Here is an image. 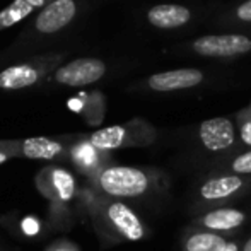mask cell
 Returning a JSON list of instances; mask_svg holds the SVG:
<instances>
[{
    "label": "cell",
    "mask_w": 251,
    "mask_h": 251,
    "mask_svg": "<svg viewBox=\"0 0 251 251\" xmlns=\"http://www.w3.org/2000/svg\"><path fill=\"white\" fill-rule=\"evenodd\" d=\"M79 208L87 215L102 246L137 243L149 236L144 219L126 201L94 195L82 188Z\"/></svg>",
    "instance_id": "obj_1"
},
{
    "label": "cell",
    "mask_w": 251,
    "mask_h": 251,
    "mask_svg": "<svg viewBox=\"0 0 251 251\" xmlns=\"http://www.w3.org/2000/svg\"><path fill=\"white\" fill-rule=\"evenodd\" d=\"M169 183L162 171L144 166L111 164L82 186L89 193L113 200H142L164 193Z\"/></svg>",
    "instance_id": "obj_2"
},
{
    "label": "cell",
    "mask_w": 251,
    "mask_h": 251,
    "mask_svg": "<svg viewBox=\"0 0 251 251\" xmlns=\"http://www.w3.org/2000/svg\"><path fill=\"white\" fill-rule=\"evenodd\" d=\"M36 190L48 200V226L53 231H67L72 226V205L79 207L80 186L72 171L60 164H47L34 178Z\"/></svg>",
    "instance_id": "obj_3"
},
{
    "label": "cell",
    "mask_w": 251,
    "mask_h": 251,
    "mask_svg": "<svg viewBox=\"0 0 251 251\" xmlns=\"http://www.w3.org/2000/svg\"><path fill=\"white\" fill-rule=\"evenodd\" d=\"M86 139L102 151L132 149V147H149L157 139V130L144 118H132L126 123L104 126L86 133Z\"/></svg>",
    "instance_id": "obj_4"
},
{
    "label": "cell",
    "mask_w": 251,
    "mask_h": 251,
    "mask_svg": "<svg viewBox=\"0 0 251 251\" xmlns=\"http://www.w3.org/2000/svg\"><path fill=\"white\" fill-rule=\"evenodd\" d=\"M67 53H48L31 56L0 70V91H21L48 80V77L65 63Z\"/></svg>",
    "instance_id": "obj_5"
},
{
    "label": "cell",
    "mask_w": 251,
    "mask_h": 251,
    "mask_svg": "<svg viewBox=\"0 0 251 251\" xmlns=\"http://www.w3.org/2000/svg\"><path fill=\"white\" fill-rule=\"evenodd\" d=\"M188 50L205 58H234L251 53V36L241 33L205 34L193 40Z\"/></svg>",
    "instance_id": "obj_6"
},
{
    "label": "cell",
    "mask_w": 251,
    "mask_h": 251,
    "mask_svg": "<svg viewBox=\"0 0 251 251\" xmlns=\"http://www.w3.org/2000/svg\"><path fill=\"white\" fill-rule=\"evenodd\" d=\"M108 72L104 60L96 56H82L65 62L48 77L47 82L62 87H84L101 80Z\"/></svg>",
    "instance_id": "obj_7"
},
{
    "label": "cell",
    "mask_w": 251,
    "mask_h": 251,
    "mask_svg": "<svg viewBox=\"0 0 251 251\" xmlns=\"http://www.w3.org/2000/svg\"><path fill=\"white\" fill-rule=\"evenodd\" d=\"M69 164L77 175L82 176L86 181L94 179L101 171L113 164L111 152L102 151L86 139V133H75L69 154Z\"/></svg>",
    "instance_id": "obj_8"
},
{
    "label": "cell",
    "mask_w": 251,
    "mask_h": 251,
    "mask_svg": "<svg viewBox=\"0 0 251 251\" xmlns=\"http://www.w3.org/2000/svg\"><path fill=\"white\" fill-rule=\"evenodd\" d=\"M74 140H75V133L19 139V157L33 159V161H48L51 164L69 162L70 147Z\"/></svg>",
    "instance_id": "obj_9"
},
{
    "label": "cell",
    "mask_w": 251,
    "mask_h": 251,
    "mask_svg": "<svg viewBox=\"0 0 251 251\" xmlns=\"http://www.w3.org/2000/svg\"><path fill=\"white\" fill-rule=\"evenodd\" d=\"M79 12V0H53L34 16L33 31L40 36L58 34L77 19Z\"/></svg>",
    "instance_id": "obj_10"
},
{
    "label": "cell",
    "mask_w": 251,
    "mask_h": 251,
    "mask_svg": "<svg viewBox=\"0 0 251 251\" xmlns=\"http://www.w3.org/2000/svg\"><path fill=\"white\" fill-rule=\"evenodd\" d=\"M199 142L208 152H229L238 144V125L226 116L205 120L197 130Z\"/></svg>",
    "instance_id": "obj_11"
},
{
    "label": "cell",
    "mask_w": 251,
    "mask_h": 251,
    "mask_svg": "<svg viewBox=\"0 0 251 251\" xmlns=\"http://www.w3.org/2000/svg\"><path fill=\"white\" fill-rule=\"evenodd\" d=\"M203 82V70L186 67V69H175L152 74L144 80V86L152 93H178V91H188L193 87H199Z\"/></svg>",
    "instance_id": "obj_12"
},
{
    "label": "cell",
    "mask_w": 251,
    "mask_h": 251,
    "mask_svg": "<svg viewBox=\"0 0 251 251\" xmlns=\"http://www.w3.org/2000/svg\"><path fill=\"white\" fill-rule=\"evenodd\" d=\"M251 186V176H239L232 173L219 175L205 179L199 188V199L205 203H219L241 197Z\"/></svg>",
    "instance_id": "obj_13"
},
{
    "label": "cell",
    "mask_w": 251,
    "mask_h": 251,
    "mask_svg": "<svg viewBox=\"0 0 251 251\" xmlns=\"http://www.w3.org/2000/svg\"><path fill=\"white\" fill-rule=\"evenodd\" d=\"M193 10L181 3H157L147 9L146 21L151 27L161 31H173L192 23Z\"/></svg>",
    "instance_id": "obj_14"
},
{
    "label": "cell",
    "mask_w": 251,
    "mask_h": 251,
    "mask_svg": "<svg viewBox=\"0 0 251 251\" xmlns=\"http://www.w3.org/2000/svg\"><path fill=\"white\" fill-rule=\"evenodd\" d=\"M245 222H246V214L243 210L231 208V207H217L214 210L205 212L199 219H195V227L224 236L226 232H234Z\"/></svg>",
    "instance_id": "obj_15"
},
{
    "label": "cell",
    "mask_w": 251,
    "mask_h": 251,
    "mask_svg": "<svg viewBox=\"0 0 251 251\" xmlns=\"http://www.w3.org/2000/svg\"><path fill=\"white\" fill-rule=\"evenodd\" d=\"M229 241L217 232L195 227L183 238V251H224Z\"/></svg>",
    "instance_id": "obj_16"
},
{
    "label": "cell",
    "mask_w": 251,
    "mask_h": 251,
    "mask_svg": "<svg viewBox=\"0 0 251 251\" xmlns=\"http://www.w3.org/2000/svg\"><path fill=\"white\" fill-rule=\"evenodd\" d=\"M217 26L226 27H246L251 26V0H243L238 5L231 7L219 19Z\"/></svg>",
    "instance_id": "obj_17"
},
{
    "label": "cell",
    "mask_w": 251,
    "mask_h": 251,
    "mask_svg": "<svg viewBox=\"0 0 251 251\" xmlns=\"http://www.w3.org/2000/svg\"><path fill=\"white\" fill-rule=\"evenodd\" d=\"M34 10V7H31L24 0H12L7 7H3L0 10V31L9 29L14 24L21 23L23 19H26L31 12Z\"/></svg>",
    "instance_id": "obj_18"
},
{
    "label": "cell",
    "mask_w": 251,
    "mask_h": 251,
    "mask_svg": "<svg viewBox=\"0 0 251 251\" xmlns=\"http://www.w3.org/2000/svg\"><path fill=\"white\" fill-rule=\"evenodd\" d=\"M227 171L239 176H251V149H246L229 161Z\"/></svg>",
    "instance_id": "obj_19"
},
{
    "label": "cell",
    "mask_w": 251,
    "mask_h": 251,
    "mask_svg": "<svg viewBox=\"0 0 251 251\" xmlns=\"http://www.w3.org/2000/svg\"><path fill=\"white\" fill-rule=\"evenodd\" d=\"M19 157V139L0 140V164Z\"/></svg>",
    "instance_id": "obj_20"
},
{
    "label": "cell",
    "mask_w": 251,
    "mask_h": 251,
    "mask_svg": "<svg viewBox=\"0 0 251 251\" xmlns=\"http://www.w3.org/2000/svg\"><path fill=\"white\" fill-rule=\"evenodd\" d=\"M19 229H21V234L24 236H40L41 231H43V222L40 221V219L33 217V215H29V217H24L19 221Z\"/></svg>",
    "instance_id": "obj_21"
},
{
    "label": "cell",
    "mask_w": 251,
    "mask_h": 251,
    "mask_svg": "<svg viewBox=\"0 0 251 251\" xmlns=\"http://www.w3.org/2000/svg\"><path fill=\"white\" fill-rule=\"evenodd\" d=\"M236 125H238V133L241 144H245L248 149H251V118L243 115H236Z\"/></svg>",
    "instance_id": "obj_22"
},
{
    "label": "cell",
    "mask_w": 251,
    "mask_h": 251,
    "mask_svg": "<svg viewBox=\"0 0 251 251\" xmlns=\"http://www.w3.org/2000/svg\"><path fill=\"white\" fill-rule=\"evenodd\" d=\"M47 251H80V250H79V246L74 245L69 239H58V241L51 243L47 248Z\"/></svg>",
    "instance_id": "obj_23"
},
{
    "label": "cell",
    "mask_w": 251,
    "mask_h": 251,
    "mask_svg": "<svg viewBox=\"0 0 251 251\" xmlns=\"http://www.w3.org/2000/svg\"><path fill=\"white\" fill-rule=\"evenodd\" d=\"M24 2H27L31 7H34V9L41 10V9H45L50 2H53V0H24Z\"/></svg>",
    "instance_id": "obj_24"
},
{
    "label": "cell",
    "mask_w": 251,
    "mask_h": 251,
    "mask_svg": "<svg viewBox=\"0 0 251 251\" xmlns=\"http://www.w3.org/2000/svg\"><path fill=\"white\" fill-rule=\"evenodd\" d=\"M224 251H241V246H239L238 243H234V241H229V245L226 246Z\"/></svg>",
    "instance_id": "obj_25"
},
{
    "label": "cell",
    "mask_w": 251,
    "mask_h": 251,
    "mask_svg": "<svg viewBox=\"0 0 251 251\" xmlns=\"http://www.w3.org/2000/svg\"><path fill=\"white\" fill-rule=\"evenodd\" d=\"M239 115H243V116H248V118H251V101H250V104L246 106V108H243L241 111H238Z\"/></svg>",
    "instance_id": "obj_26"
},
{
    "label": "cell",
    "mask_w": 251,
    "mask_h": 251,
    "mask_svg": "<svg viewBox=\"0 0 251 251\" xmlns=\"http://www.w3.org/2000/svg\"><path fill=\"white\" fill-rule=\"evenodd\" d=\"M241 251H251V238L245 243V245L241 246Z\"/></svg>",
    "instance_id": "obj_27"
},
{
    "label": "cell",
    "mask_w": 251,
    "mask_h": 251,
    "mask_svg": "<svg viewBox=\"0 0 251 251\" xmlns=\"http://www.w3.org/2000/svg\"><path fill=\"white\" fill-rule=\"evenodd\" d=\"M0 251H3V250H2V248H0Z\"/></svg>",
    "instance_id": "obj_28"
}]
</instances>
